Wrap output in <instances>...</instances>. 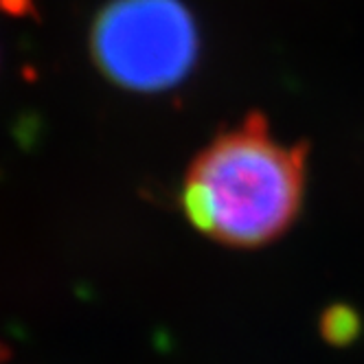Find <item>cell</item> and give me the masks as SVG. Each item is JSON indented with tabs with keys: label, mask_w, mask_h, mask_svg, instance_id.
Instances as JSON below:
<instances>
[{
	"label": "cell",
	"mask_w": 364,
	"mask_h": 364,
	"mask_svg": "<svg viewBox=\"0 0 364 364\" xmlns=\"http://www.w3.org/2000/svg\"><path fill=\"white\" fill-rule=\"evenodd\" d=\"M305 161L303 143H281L268 121L252 112L196 156L182 185V209L198 230L220 244H268L301 211Z\"/></svg>",
	"instance_id": "obj_1"
},
{
	"label": "cell",
	"mask_w": 364,
	"mask_h": 364,
	"mask_svg": "<svg viewBox=\"0 0 364 364\" xmlns=\"http://www.w3.org/2000/svg\"><path fill=\"white\" fill-rule=\"evenodd\" d=\"M198 50V27L180 0H112L92 27V55L101 73L136 92L178 86Z\"/></svg>",
	"instance_id": "obj_2"
},
{
	"label": "cell",
	"mask_w": 364,
	"mask_h": 364,
	"mask_svg": "<svg viewBox=\"0 0 364 364\" xmlns=\"http://www.w3.org/2000/svg\"><path fill=\"white\" fill-rule=\"evenodd\" d=\"M3 358H5V347L0 345V362H3Z\"/></svg>",
	"instance_id": "obj_3"
}]
</instances>
